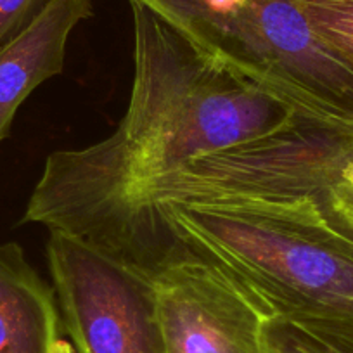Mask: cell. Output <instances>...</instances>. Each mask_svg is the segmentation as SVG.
I'll return each instance as SVG.
<instances>
[{
    "mask_svg": "<svg viewBox=\"0 0 353 353\" xmlns=\"http://www.w3.org/2000/svg\"><path fill=\"white\" fill-rule=\"evenodd\" d=\"M128 2L134 80L127 111L97 144L47 158L23 222L83 236L142 185L199 156L317 121L199 49L145 6Z\"/></svg>",
    "mask_w": 353,
    "mask_h": 353,
    "instance_id": "1",
    "label": "cell"
},
{
    "mask_svg": "<svg viewBox=\"0 0 353 353\" xmlns=\"http://www.w3.org/2000/svg\"><path fill=\"white\" fill-rule=\"evenodd\" d=\"M307 117L353 127V71L294 0H134Z\"/></svg>",
    "mask_w": 353,
    "mask_h": 353,
    "instance_id": "2",
    "label": "cell"
},
{
    "mask_svg": "<svg viewBox=\"0 0 353 353\" xmlns=\"http://www.w3.org/2000/svg\"><path fill=\"white\" fill-rule=\"evenodd\" d=\"M52 290L77 353H168L151 276L87 239L50 230Z\"/></svg>",
    "mask_w": 353,
    "mask_h": 353,
    "instance_id": "3",
    "label": "cell"
},
{
    "mask_svg": "<svg viewBox=\"0 0 353 353\" xmlns=\"http://www.w3.org/2000/svg\"><path fill=\"white\" fill-rule=\"evenodd\" d=\"M152 279L168 353H267L272 315L229 270L191 256Z\"/></svg>",
    "mask_w": 353,
    "mask_h": 353,
    "instance_id": "4",
    "label": "cell"
},
{
    "mask_svg": "<svg viewBox=\"0 0 353 353\" xmlns=\"http://www.w3.org/2000/svg\"><path fill=\"white\" fill-rule=\"evenodd\" d=\"M92 16V0H49L23 32L0 46V144L26 97L63 73L71 32Z\"/></svg>",
    "mask_w": 353,
    "mask_h": 353,
    "instance_id": "5",
    "label": "cell"
},
{
    "mask_svg": "<svg viewBox=\"0 0 353 353\" xmlns=\"http://www.w3.org/2000/svg\"><path fill=\"white\" fill-rule=\"evenodd\" d=\"M54 290L18 243L0 244V353H74L61 334Z\"/></svg>",
    "mask_w": 353,
    "mask_h": 353,
    "instance_id": "6",
    "label": "cell"
},
{
    "mask_svg": "<svg viewBox=\"0 0 353 353\" xmlns=\"http://www.w3.org/2000/svg\"><path fill=\"white\" fill-rule=\"evenodd\" d=\"M322 43L353 71V0H294Z\"/></svg>",
    "mask_w": 353,
    "mask_h": 353,
    "instance_id": "7",
    "label": "cell"
},
{
    "mask_svg": "<svg viewBox=\"0 0 353 353\" xmlns=\"http://www.w3.org/2000/svg\"><path fill=\"white\" fill-rule=\"evenodd\" d=\"M265 341L267 353H327L310 334L279 317L269 319Z\"/></svg>",
    "mask_w": 353,
    "mask_h": 353,
    "instance_id": "8",
    "label": "cell"
},
{
    "mask_svg": "<svg viewBox=\"0 0 353 353\" xmlns=\"http://www.w3.org/2000/svg\"><path fill=\"white\" fill-rule=\"evenodd\" d=\"M49 0H0V46L26 28Z\"/></svg>",
    "mask_w": 353,
    "mask_h": 353,
    "instance_id": "9",
    "label": "cell"
},
{
    "mask_svg": "<svg viewBox=\"0 0 353 353\" xmlns=\"http://www.w3.org/2000/svg\"><path fill=\"white\" fill-rule=\"evenodd\" d=\"M350 161L353 163V141H352V151H350Z\"/></svg>",
    "mask_w": 353,
    "mask_h": 353,
    "instance_id": "10",
    "label": "cell"
}]
</instances>
